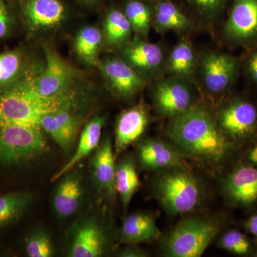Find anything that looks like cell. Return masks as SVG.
<instances>
[{"instance_id": "e575fe53", "label": "cell", "mask_w": 257, "mask_h": 257, "mask_svg": "<svg viewBox=\"0 0 257 257\" xmlns=\"http://www.w3.org/2000/svg\"><path fill=\"white\" fill-rule=\"evenodd\" d=\"M241 160L257 167V140L248 145V147L243 153Z\"/></svg>"}, {"instance_id": "4316f807", "label": "cell", "mask_w": 257, "mask_h": 257, "mask_svg": "<svg viewBox=\"0 0 257 257\" xmlns=\"http://www.w3.org/2000/svg\"><path fill=\"white\" fill-rule=\"evenodd\" d=\"M195 65V55L192 45L182 40L171 52L168 60L169 71L179 78L191 77Z\"/></svg>"}, {"instance_id": "8fae6325", "label": "cell", "mask_w": 257, "mask_h": 257, "mask_svg": "<svg viewBox=\"0 0 257 257\" xmlns=\"http://www.w3.org/2000/svg\"><path fill=\"white\" fill-rule=\"evenodd\" d=\"M153 100L160 114L172 118L183 114L196 105L192 88L179 77L158 83L154 90Z\"/></svg>"}, {"instance_id": "8992f818", "label": "cell", "mask_w": 257, "mask_h": 257, "mask_svg": "<svg viewBox=\"0 0 257 257\" xmlns=\"http://www.w3.org/2000/svg\"><path fill=\"white\" fill-rule=\"evenodd\" d=\"M110 247L111 239L108 230L94 216L79 219L69 230L67 251L69 257L103 256Z\"/></svg>"}, {"instance_id": "8d00e7d4", "label": "cell", "mask_w": 257, "mask_h": 257, "mask_svg": "<svg viewBox=\"0 0 257 257\" xmlns=\"http://www.w3.org/2000/svg\"><path fill=\"white\" fill-rule=\"evenodd\" d=\"M79 4L87 7H94L100 4L103 0H76Z\"/></svg>"}, {"instance_id": "3957f363", "label": "cell", "mask_w": 257, "mask_h": 257, "mask_svg": "<svg viewBox=\"0 0 257 257\" xmlns=\"http://www.w3.org/2000/svg\"><path fill=\"white\" fill-rule=\"evenodd\" d=\"M222 226L221 219L209 216L184 218L162 239V252L168 257L202 256Z\"/></svg>"}, {"instance_id": "603a6c76", "label": "cell", "mask_w": 257, "mask_h": 257, "mask_svg": "<svg viewBox=\"0 0 257 257\" xmlns=\"http://www.w3.org/2000/svg\"><path fill=\"white\" fill-rule=\"evenodd\" d=\"M152 7L157 31H182L190 27L188 17L172 0H155Z\"/></svg>"}, {"instance_id": "d6986e66", "label": "cell", "mask_w": 257, "mask_h": 257, "mask_svg": "<svg viewBox=\"0 0 257 257\" xmlns=\"http://www.w3.org/2000/svg\"><path fill=\"white\" fill-rule=\"evenodd\" d=\"M160 229L153 214L135 212L126 216L119 231V241L125 244L151 243L160 239Z\"/></svg>"}, {"instance_id": "5b68a950", "label": "cell", "mask_w": 257, "mask_h": 257, "mask_svg": "<svg viewBox=\"0 0 257 257\" xmlns=\"http://www.w3.org/2000/svg\"><path fill=\"white\" fill-rule=\"evenodd\" d=\"M75 71L57 52L45 48V65L40 75L28 69V84L34 95L53 99L74 89Z\"/></svg>"}, {"instance_id": "74e56055", "label": "cell", "mask_w": 257, "mask_h": 257, "mask_svg": "<svg viewBox=\"0 0 257 257\" xmlns=\"http://www.w3.org/2000/svg\"><path fill=\"white\" fill-rule=\"evenodd\" d=\"M253 257H257V243L256 245V247H255L254 251H253Z\"/></svg>"}, {"instance_id": "30bf717a", "label": "cell", "mask_w": 257, "mask_h": 257, "mask_svg": "<svg viewBox=\"0 0 257 257\" xmlns=\"http://www.w3.org/2000/svg\"><path fill=\"white\" fill-rule=\"evenodd\" d=\"M201 74L204 87L213 94H221L229 91L239 76L243 61L239 57L210 52L203 57Z\"/></svg>"}, {"instance_id": "7a4b0ae2", "label": "cell", "mask_w": 257, "mask_h": 257, "mask_svg": "<svg viewBox=\"0 0 257 257\" xmlns=\"http://www.w3.org/2000/svg\"><path fill=\"white\" fill-rule=\"evenodd\" d=\"M152 192L164 209L182 215L198 209L204 199L202 181L191 170L172 168L161 171L154 179Z\"/></svg>"}, {"instance_id": "52a82bcc", "label": "cell", "mask_w": 257, "mask_h": 257, "mask_svg": "<svg viewBox=\"0 0 257 257\" xmlns=\"http://www.w3.org/2000/svg\"><path fill=\"white\" fill-rule=\"evenodd\" d=\"M221 190L231 207L251 211L257 205V167L239 160L221 178Z\"/></svg>"}, {"instance_id": "277c9868", "label": "cell", "mask_w": 257, "mask_h": 257, "mask_svg": "<svg viewBox=\"0 0 257 257\" xmlns=\"http://www.w3.org/2000/svg\"><path fill=\"white\" fill-rule=\"evenodd\" d=\"M214 117L225 137L237 148L257 140V105L251 99L233 96L219 106Z\"/></svg>"}, {"instance_id": "4dcf8cb0", "label": "cell", "mask_w": 257, "mask_h": 257, "mask_svg": "<svg viewBox=\"0 0 257 257\" xmlns=\"http://www.w3.org/2000/svg\"><path fill=\"white\" fill-rule=\"evenodd\" d=\"M228 0H186L198 14L207 20H212L221 14Z\"/></svg>"}, {"instance_id": "83f0119b", "label": "cell", "mask_w": 257, "mask_h": 257, "mask_svg": "<svg viewBox=\"0 0 257 257\" xmlns=\"http://www.w3.org/2000/svg\"><path fill=\"white\" fill-rule=\"evenodd\" d=\"M257 239H251L240 231L233 229L224 233L218 241L219 247L230 253L239 256H252Z\"/></svg>"}, {"instance_id": "7c38bea8", "label": "cell", "mask_w": 257, "mask_h": 257, "mask_svg": "<svg viewBox=\"0 0 257 257\" xmlns=\"http://www.w3.org/2000/svg\"><path fill=\"white\" fill-rule=\"evenodd\" d=\"M98 67L111 91L119 97L135 96L146 84L143 74L122 58L109 57L103 61L99 60Z\"/></svg>"}, {"instance_id": "ac0fdd59", "label": "cell", "mask_w": 257, "mask_h": 257, "mask_svg": "<svg viewBox=\"0 0 257 257\" xmlns=\"http://www.w3.org/2000/svg\"><path fill=\"white\" fill-rule=\"evenodd\" d=\"M121 58L141 74H152L163 63V51L160 45L136 38L121 47Z\"/></svg>"}, {"instance_id": "f546056e", "label": "cell", "mask_w": 257, "mask_h": 257, "mask_svg": "<svg viewBox=\"0 0 257 257\" xmlns=\"http://www.w3.org/2000/svg\"><path fill=\"white\" fill-rule=\"evenodd\" d=\"M25 252L30 257H51L55 253L53 242L45 230H35L25 242Z\"/></svg>"}, {"instance_id": "9a60e30c", "label": "cell", "mask_w": 257, "mask_h": 257, "mask_svg": "<svg viewBox=\"0 0 257 257\" xmlns=\"http://www.w3.org/2000/svg\"><path fill=\"white\" fill-rule=\"evenodd\" d=\"M150 119V112L143 102L120 114L115 128L114 150L116 155L124 152L143 136Z\"/></svg>"}, {"instance_id": "44dd1931", "label": "cell", "mask_w": 257, "mask_h": 257, "mask_svg": "<svg viewBox=\"0 0 257 257\" xmlns=\"http://www.w3.org/2000/svg\"><path fill=\"white\" fill-rule=\"evenodd\" d=\"M133 30L124 11L118 7H109L104 20L103 37L106 46L121 49L131 40Z\"/></svg>"}, {"instance_id": "484cf974", "label": "cell", "mask_w": 257, "mask_h": 257, "mask_svg": "<svg viewBox=\"0 0 257 257\" xmlns=\"http://www.w3.org/2000/svg\"><path fill=\"white\" fill-rule=\"evenodd\" d=\"M123 11L139 38L145 39L153 23V7L147 0H125Z\"/></svg>"}, {"instance_id": "e0dca14e", "label": "cell", "mask_w": 257, "mask_h": 257, "mask_svg": "<svg viewBox=\"0 0 257 257\" xmlns=\"http://www.w3.org/2000/svg\"><path fill=\"white\" fill-rule=\"evenodd\" d=\"M74 107H66L45 115L40 126L64 152L72 147L80 125V117Z\"/></svg>"}, {"instance_id": "9c48e42d", "label": "cell", "mask_w": 257, "mask_h": 257, "mask_svg": "<svg viewBox=\"0 0 257 257\" xmlns=\"http://www.w3.org/2000/svg\"><path fill=\"white\" fill-rule=\"evenodd\" d=\"M224 35L234 46L257 47V0H233Z\"/></svg>"}, {"instance_id": "5bb4252c", "label": "cell", "mask_w": 257, "mask_h": 257, "mask_svg": "<svg viewBox=\"0 0 257 257\" xmlns=\"http://www.w3.org/2000/svg\"><path fill=\"white\" fill-rule=\"evenodd\" d=\"M114 153L111 139L106 138L96 149L90 160L93 182L101 197L108 201H113L116 197Z\"/></svg>"}, {"instance_id": "cb8c5ba5", "label": "cell", "mask_w": 257, "mask_h": 257, "mask_svg": "<svg viewBox=\"0 0 257 257\" xmlns=\"http://www.w3.org/2000/svg\"><path fill=\"white\" fill-rule=\"evenodd\" d=\"M104 41L103 32L94 26L79 30L74 40V50L79 58L89 66H98L99 54Z\"/></svg>"}, {"instance_id": "f1b7e54d", "label": "cell", "mask_w": 257, "mask_h": 257, "mask_svg": "<svg viewBox=\"0 0 257 257\" xmlns=\"http://www.w3.org/2000/svg\"><path fill=\"white\" fill-rule=\"evenodd\" d=\"M25 60L21 51H7L0 54V87L16 80L25 70Z\"/></svg>"}, {"instance_id": "d6a6232c", "label": "cell", "mask_w": 257, "mask_h": 257, "mask_svg": "<svg viewBox=\"0 0 257 257\" xmlns=\"http://www.w3.org/2000/svg\"><path fill=\"white\" fill-rule=\"evenodd\" d=\"M245 73L249 80L257 86V47L252 49L245 60Z\"/></svg>"}, {"instance_id": "ba28073f", "label": "cell", "mask_w": 257, "mask_h": 257, "mask_svg": "<svg viewBox=\"0 0 257 257\" xmlns=\"http://www.w3.org/2000/svg\"><path fill=\"white\" fill-rule=\"evenodd\" d=\"M24 23L32 33L50 31L67 20L69 7L65 0H15Z\"/></svg>"}, {"instance_id": "1f68e13d", "label": "cell", "mask_w": 257, "mask_h": 257, "mask_svg": "<svg viewBox=\"0 0 257 257\" xmlns=\"http://www.w3.org/2000/svg\"><path fill=\"white\" fill-rule=\"evenodd\" d=\"M13 0H0V40L9 35L14 23Z\"/></svg>"}, {"instance_id": "7402d4cb", "label": "cell", "mask_w": 257, "mask_h": 257, "mask_svg": "<svg viewBox=\"0 0 257 257\" xmlns=\"http://www.w3.org/2000/svg\"><path fill=\"white\" fill-rule=\"evenodd\" d=\"M140 185L135 159L131 156L124 157L116 164L115 176L116 195L119 197L124 214Z\"/></svg>"}, {"instance_id": "d4e9b609", "label": "cell", "mask_w": 257, "mask_h": 257, "mask_svg": "<svg viewBox=\"0 0 257 257\" xmlns=\"http://www.w3.org/2000/svg\"><path fill=\"white\" fill-rule=\"evenodd\" d=\"M34 195L27 192H12L0 196V227L22 217L33 202Z\"/></svg>"}, {"instance_id": "4fadbf2b", "label": "cell", "mask_w": 257, "mask_h": 257, "mask_svg": "<svg viewBox=\"0 0 257 257\" xmlns=\"http://www.w3.org/2000/svg\"><path fill=\"white\" fill-rule=\"evenodd\" d=\"M139 162L142 168L149 171H161L172 168L191 170L181 153L172 144L156 138H149L138 145Z\"/></svg>"}, {"instance_id": "d590c367", "label": "cell", "mask_w": 257, "mask_h": 257, "mask_svg": "<svg viewBox=\"0 0 257 257\" xmlns=\"http://www.w3.org/2000/svg\"><path fill=\"white\" fill-rule=\"evenodd\" d=\"M243 226L247 232L257 239V211H252L243 222Z\"/></svg>"}, {"instance_id": "ffe728a7", "label": "cell", "mask_w": 257, "mask_h": 257, "mask_svg": "<svg viewBox=\"0 0 257 257\" xmlns=\"http://www.w3.org/2000/svg\"><path fill=\"white\" fill-rule=\"evenodd\" d=\"M105 123V117L96 116L89 120L81 133L75 152L70 159L51 179L57 182L62 176L73 170L79 162L89 156L101 143V133Z\"/></svg>"}, {"instance_id": "6da1fadb", "label": "cell", "mask_w": 257, "mask_h": 257, "mask_svg": "<svg viewBox=\"0 0 257 257\" xmlns=\"http://www.w3.org/2000/svg\"><path fill=\"white\" fill-rule=\"evenodd\" d=\"M167 133L184 156L214 167L224 165L239 150L221 131L214 115L201 106L172 117Z\"/></svg>"}, {"instance_id": "2e32d148", "label": "cell", "mask_w": 257, "mask_h": 257, "mask_svg": "<svg viewBox=\"0 0 257 257\" xmlns=\"http://www.w3.org/2000/svg\"><path fill=\"white\" fill-rule=\"evenodd\" d=\"M52 196V207L59 219L74 215L82 204L84 184L82 175L72 170L59 179Z\"/></svg>"}, {"instance_id": "836d02e7", "label": "cell", "mask_w": 257, "mask_h": 257, "mask_svg": "<svg viewBox=\"0 0 257 257\" xmlns=\"http://www.w3.org/2000/svg\"><path fill=\"white\" fill-rule=\"evenodd\" d=\"M119 257H147L149 253L138 244H126L125 247L117 250L115 253Z\"/></svg>"}]
</instances>
